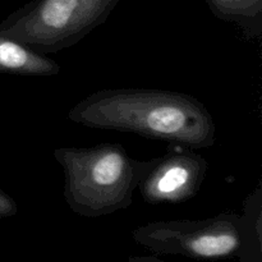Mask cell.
Returning a JSON list of instances; mask_svg holds the SVG:
<instances>
[{
	"mask_svg": "<svg viewBox=\"0 0 262 262\" xmlns=\"http://www.w3.org/2000/svg\"><path fill=\"white\" fill-rule=\"evenodd\" d=\"M68 119L92 129L130 132L194 150L211 147L216 136L204 102L170 90H100L72 106Z\"/></svg>",
	"mask_w": 262,
	"mask_h": 262,
	"instance_id": "cell-1",
	"label": "cell"
},
{
	"mask_svg": "<svg viewBox=\"0 0 262 262\" xmlns=\"http://www.w3.org/2000/svg\"><path fill=\"white\" fill-rule=\"evenodd\" d=\"M54 158L63 168L67 205L83 217L105 216L129 207L155 163V159L132 158L119 143L59 147Z\"/></svg>",
	"mask_w": 262,
	"mask_h": 262,
	"instance_id": "cell-2",
	"label": "cell"
},
{
	"mask_svg": "<svg viewBox=\"0 0 262 262\" xmlns=\"http://www.w3.org/2000/svg\"><path fill=\"white\" fill-rule=\"evenodd\" d=\"M120 0H32L0 23V35L36 53L72 48L106 22Z\"/></svg>",
	"mask_w": 262,
	"mask_h": 262,
	"instance_id": "cell-3",
	"label": "cell"
},
{
	"mask_svg": "<svg viewBox=\"0 0 262 262\" xmlns=\"http://www.w3.org/2000/svg\"><path fill=\"white\" fill-rule=\"evenodd\" d=\"M138 246L159 256L193 260L239 258L243 247L242 216L220 212L201 220H160L133 229Z\"/></svg>",
	"mask_w": 262,
	"mask_h": 262,
	"instance_id": "cell-4",
	"label": "cell"
},
{
	"mask_svg": "<svg viewBox=\"0 0 262 262\" xmlns=\"http://www.w3.org/2000/svg\"><path fill=\"white\" fill-rule=\"evenodd\" d=\"M209 164L194 148L174 145L155 163L141 182L147 204H179L196 196L206 178Z\"/></svg>",
	"mask_w": 262,
	"mask_h": 262,
	"instance_id": "cell-5",
	"label": "cell"
},
{
	"mask_svg": "<svg viewBox=\"0 0 262 262\" xmlns=\"http://www.w3.org/2000/svg\"><path fill=\"white\" fill-rule=\"evenodd\" d=\"M0 72L18 76L49 77L60 73V66L14 38L0 35Z\"/></svg>",
	"mask_w": 262,
	"mask_h": 262,
	"instance_id": "cell-6",
	"label": "cell"
},
{
	"mask_svg": "<svg viewBox=\"0 0 262 262\" xmlns=\"http://www.w3.org/2000/svg\"><path fill=\"white\" fill-rule=\"evenodd\" d=\"M215 17L234 23L247 38L262 33V0H204Z\"/></svg>",
	"mask_w": 262,
	"mask_h": 262,
	"instance_id": "cell-7",
	"label": "cell"
},
{
	"mask_svg": "<svg viewBox=\"0 0 262 262\" xmlns=\"http://www.w3.org/2000/svg\"><path fill=\"white\" fill-rule=\"evenodd\" d=\"M243 247L241 262H262V192H251L243 206Z\"/></svg>",
	"mask_w": 262,
	"mask_h": 262,
	"instance_id": "cell-8",
	"label": "cell"
},
{
	"mask_svg": "<svg viewBox=\"0 0 262 262\" xmlns=\"http://www.w3.org/2000/svg\"><path fill=\"white\" fill-rule=\"evenodd\" d=\"M18 207L14 200L0 189V217H9L17 214Z\"/></svg>",
	"mask_w": 262,
	"mask_h": 262,
	"instance_id": "cell-9",
	"label": "cell"
},
{
	"mask_svg": "<svg viewBox=\"0 0 262 262\" xmlns=\"http://www.w3.org/2000/svg\"><path fill=\"white\" fill-rule=\"evenodd\" d=\"M127 262H171L159 258L156 256H132L127 260Z\"/></svg>",
	"mask_w": 262,
	"mask_h": 262,
	"instance_id": "cell-10",
	"label": "cell"
}]
</instances>
